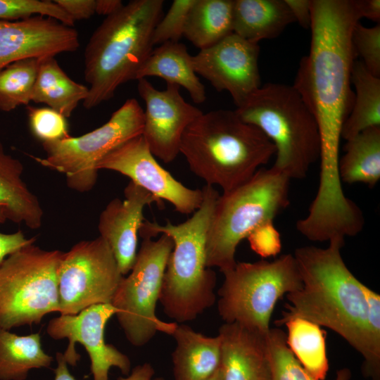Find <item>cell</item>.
<instances>
[{
	"label": "cell",
	"mask_w": 380,
	"mask_h": 380,
	"mask_svg": "<svg viewBox=\"0 0 380 380\" xmlns=\"http://www.w3.org/2000/svg\"><path fill=\"white\" fill-rule=\"evenodd\" d=\"M311 42L292 85L314 115L320 137L319 184L341 182L338 162L343 125L353 104L352 33L361 18L355 0H311Z\"/></svg>",
	"instance_id": "cell-1"
},
{
	"label": "cell",
	"mask_w": 380,
	"mask_h": 380,
	"mask_svg": "<svg viewBox=\"0 0 380 380\" xmlns=\"http://www.w3.org/2000/svg\"><path fill=\"white\" fill-rule=\"evenodd\" d=\"M344 241L334 237L327 248L305 246L295 251L302 286L286 295V310L274 324L280 327L291 318L300 317L331 329L362 356L364 374L379 380L380 361L368 341L365 284L343 261L341 250Z\"/></svg>",
	"instance_id": "cell-2"
},
{
	"label": "cell",
	"mask_w": 380,
	"mask_h": 380,
	"mask_svg": "<svg viewBox=\"0 0 380 380\" xmlns=\"http://www.w3.org/2000/svg\"><path fill=\"white\" fill-rule=\"evenodd\" d=\"M272 142L234 110L202 113L184 131L179 153L207 185L229 191L250 179L275 155Z\"/></svg>",
	"instance_id": "cell-3"
},
{
	"label": "cell",
	"mask_w": 380,
	"mask_h": 380,
	"mask_svg": "<svg viewBox=\"0 0 380 380\" xmlns=\"http://www.w3.org/2000/svg\"><path fill=\"white\" fill-rule=\"evenodd\" d=\"M200 207L185 222L164 225L144 220L139 232L143 238L169 236L173 247L163 275L159 302L176 323L193 321L215 302V272L206 266L205 239L219 193L213 186L202 188Z\"/></svg>",
	"instance_id": "cell-4"
},
{
	"label": "cell",
	"mask_w": 380,
	"mask_h": 380,
	"mask_svg": "<svg viewBox=\"0 0 380 380\" xmlns=\"http://www.w3.org/2000/svg\"><path fill=\"white\" fill-rule=\"evenodd\" d=\"M163 0H132L106 17L84 51L89 93L82 102L93 108L114 96L136 74L153 49V30L162 17Z\"/></svg>",
	"instance_id": "cell-5"
},
{
	"label": "cell",
	"mask_w": 380,
	"mask_h": 380,
	"mask_svg": "<svg viewBox=\"0 0 380 380\" xmlns=\"http://www.w3.org/2000/svg\"><path fill=\"white\" fill-rule=\"evenodd\" d=\"M234 111L272 142L276 160L272 167L290 180L304 179L319 159L317 121L293 86L267 83Z\"/></svg>",
	"instance_id": "cell-6"
},
{
	"label": "cell",
	"mask_w": 380,
	"mask_h": 380,
	"mask_svg": "<svg viewBox=\"0 0 380 380\" xmlns=\"http://www.w3.org/2000/svg\"><path fill=\"white\" fill-rule=\"evenodd\" d=\"M289 183L274 168H260L245 183L219 196L206 234L208 267L222 273L235 266L240 242L289 206Z\"/></svg>",
	"instance_id": "cell-7"
},
{
	"label": "cell",
	"mask_w": 380,
	"mask_h": 380,
	"mask_svg": "<svg viewBox=\"0 0 380 380\" xmlns=\"http://www.w3.org/2000/svg\"><path fill=\"white\" fill-rule=\"evenodd\" d=\"M217 311L224 323H236L267 334L272 312L284 295L300 289L302 281L293 255L272 260L236 262L222 272Z\"/></svg>",
	"instance_id": "cell-8"
},
{
	"label": "cell",
	"mask_w": 380,
	"mask_h": 380,
	"mask_svg": "<svg viewBox=\"0 0 380 380\" xmlns=\"http://www.w3.org/2000/svg\"><path fill=\"white\" fill-rule=\"evenodd\" d=\"M63 252L30 244L0 263V327L41 322L59 310L58 268Z\"/></svg>",
	"instance_id": "cell-9"
},
{
	"label": "cell",
	"mask_w": 380,
	"mask_h": 380,
	"mask_svg": "<svg viewBox=\"0 0 380 380\" xmlns=\"http://www.w3.org/2000/svg\"><path fill=\"white\" fill-rule=\"evenodd\" d=\"M142 239L134 264L111 301L126 338L137 347L147 344L158 331L172 335L177 325L163 322L156 315L172 240L165 234L157 240Z\"/></svg>",
	"instance_id": "cell-10"
},
{
	"label": "cell",
	"mask_w": 380,
	"mask_h": 380,
	"mask_svg": "<svg viewBox=\"0 0 380 380\" xmlns=\"http://www.w3.org/2000/svg\"><path fill=\"white\" fill-rule=\"evenodd\" d=\"M144 110L129 99L101 127L82 136L42 143L46 156L34 158L41 165L63 174L67 185L78 192L93 189L98 165L113 149L142 134Z\"/></svg>",
	"instance_id": "cell-11"
},
{
	"label": "cell",
	"mask_w": 380,
	"mask_h": 380,
	"mask_svg": "<svg viewBox=\"0 0 380 380\" xmlns=\"http://www.w3.org/2000/svg\"><path fill=\"white\" fill-rule=\"evenodd\" d=\"M123 277L101 236L77 243L62 253L58 265V312L73 315L93 305L111 303Z\"/></svg>",
	"instance_id": "cell-12"
},
{
	"label": "cell",
	"mask_w": 380,
	"mask_h": 380,
	"mask_svg": "<svg viewBox=\"0 0 380 380\" xmlns=\"http://www.w3.org/2000/svg\"><path fill=\"white\" fill-rule=\"evenodd\" d=\"M118 312L111 303L91 305L77 315H61L51 319L46 327L47 334L55 340L67 338L68 346L63 353L67 363L77 365L80 355L75 343L82 344L90 359L93 380H108L111 367L118 368L128 375L131 369L129 358L105 341L108 321Z\"/></svg>",
	"instance_id": "cell-13"
},
{
	"label": "cell",
	"mask_w": 380,
	"mask_h": 380,
	"mask_svg": "<svg viewBox=\"0 0 380 380\" xmlns=\"http://www.w3.org/2000/svg\"><path fill=\"white\" fill-rule=\"evenodd\" d=\"M98 169L128 177L160 201L170 203L181 214L194 213L203 199L202 189L186 187L158 163L142 135L113 149L99 163Z\"/></svg>",
	"instance_id": "cell-14"
},
{
	"label": "cell",
	"mask_w": 380,
	"mask_h": 380,
	"mask_svg": "<svg viewBox=\"0 0 380 380\" xmlns=\"http://www.w3.org/2000/svg\"><path fill=\"white\" fill-rule=\"evenodd\" d=\"M260 47L232 33L192 56L195 72L217 91H227L236 107L260 85Z\"/></svg>",
	"instance_id": "cell-15"
},
{
	"label": "cell",
	"mask_w": 380,
	"mask_h": 380,
	"mask_svg": "<svg viewBox=\"0 0 380 380\" xmlns=\"http://www.w3.org/2000/svg\"><path fill=\"white\" fill-rule=\"evenodd\" d=\"M137 81L146 106L141 135L154 157L171 163L179 153L184 131L203 112L184 99L177 85L167 84L160 91L146 78Z\"/></svg>",
	"instance_id": "cell-16"
},
{
	"label": "cell",
	"mask_w": 380,
	"mask_h": 380,
	"mask_svg": "<svg viewBox=\"0 0 380 380\" xmlns=\"http://www.w3.org/2000/svg\"><path fill=\"white\" fill-rule=\"evenodd\" d=\"M79 46L77 30L51 18L0 21V69L24 58L73 52Z\"/></svg>",
	"instance_id": "cell-17"
},
{
	"label": "cell",
	"mask_w": 380,
	"mask_h": 380,
	"mask_svg": "<svg viewBox=\"0 0 380 380\" xmlns=\"http://www.w3.org/2000/svg\"><path fill=\"white\" fill-rule=\"evenodd\" d=\"M125 199L111 200L101 212L98 224L100 236L109 246L123 276L131 271L137 254L139 232L146 206L163 201L130 181L124 190Z\"/></svg>",
	"instance_id": "cell-18"
},
{
	"label": "cell",
	"mask_w": 380,
	"mask_h": 380,
	"mask_svg": "<svg viewBox=\"0 0 380 380\" xmlns=\"http://www.w3.org/2000/svg\"><path fill=\"white\" fill-rule=\"evenodd\" d=\"M218 336L224 380H271L266 334L224 323Z\"/></svg>",
	"instance_id": "cell-19"
},
{
	"label": "cell",
	"mask_w": 380,
	"mask_h": 380,
	"mask_svg": "<svg viewBox=\"0 0 380 380\" xmlns=\"http://www.w3.org/2000/svg\"><path fill=\"white\" fill-rule=\"evenodd\" d=\"M23 173L20 160L8 154L0 141V222L9 220L37 229L44 212L38 198L23 179Z\"/></svg>",
	"instance_id": "cell-20"
},
{
	"label": "cell",
	"mask_w": 380,
	"mask_h": 380,
	"mask_svg": "<svg viewBox=\"0 0 380 380\" xmlns=\"http://www.w3.org/2000/svg\"><path fill=\"white\" fill-rule=\"evenodd\" d=\"M172 353L175 380H205L221 365V341L206 336L186 324L177 325Z\"/></svg>",
	"instance_id": "cell-21"
},
{
	"label": "cell",
	"mask_w": 380,
	"mask_h": 380,
	"mask_svg": "<svg viewBox=\"0 0 380 380\" xmlns=\"http://www.w3.org/2000/svg\"><path fill=\"white\" fill-rule=\"evenodd\" d=\"M158 77L184 88L195 103L206 99L205 86L195 72L192 56L179 42H168L153 49L138 70L135 80Z\"/></svg>",
	"instance_id": "cell-22"
},
{
	"label": "cell",
	"mask_w": 380,
	"mask_h": 380,
	"mask_svg": "<svg viewBox=\"0 0 380 380\" xmlns=\"http://www.w3.org/2000/svg\"><path fill=\"white\" fill-rule=\"evenodd\" d=\"M293 22L284 0H234L233 33L250 42L276 38Z\"/></svg>",
	"instance_id": "cell-23"
},
{
	"label": "cell",
	"mask_w": 380,
	"mask_h": 380,
	"mask_svg": "<svg viewBox=\"0 0 380 380\" xmlns=\"http://www.w3.org/2000/svg\"><path fill=\"white\" fill-rule=\"evenodd\" d=\"M88 93L89 87L70 78L54 56L40 59L31 101L46 104L66 118Z\"/></svg>",
	"instance_id": "cell-24"
},
{
	"label": "cell",
	"mask_w": 380,
	"mask_h": 380,
	"mask_svg": "<svg viewBox=\"0 0 380 380\" xmlns=\"http://www.w3.org/2000/svg\"><path fill=\"white\" fill-rule=\"evenodd\" d=\"M338 162L342 183L374 187L380 179V127L369 128L346 141Z\"/></svg>",
	"instance_id": "cell-25"
},
{
	"label": "cell",
	"mask_w": 380,
	"mask_h": 380,
	"mask_svg": "<svg viewBox=\"0 0 380 380\" xmlns=\"http://www.w3.org/2000/svg\"><path fill=\"white\" fill-rule=\"evenodd\" d=\"M234 0H196L189 12L184 36L200 50L233 33Z\"/></svg>",
	"instance_id": "cell-26"
},
{
	"label": "cell",
	"mask_w": 380,
	"mask_h": 380,
	"mask_svg": "<svg viewBox=\"0 0 380 380\" xmlns=\"http://www.w3.org/2000/svg\"><path fill=\"white\" fill-rule=\"evenodd\" d=\"M52 361L39 332L20 336L0 327V380H25L30 370L48 368Z\"/></svg>",
	"instance_id": "cell-27"
},
{
	"label": "cell",
	"mask_w": 380,
	"mask_h": 380,
	"mask_svg": "<svg viewBox=\"0 0 380 380\" xmlns=\"http://www.w3.org/2000/svg\"><path fill=\"white\" fill-rule=\"evenodd\" d=\"M354 101L341 129L346 141L362 131L380 127V77L371 74L361 61H355L351 72Z\"/></svg>",
	"instance_id": "cell-28"
},
{
	"label": "cell",
	"mask_w": 380,
	"mask_h": 380,
	"mask_svg": "<svg viewBox=\"0 0 380 380\" xmlns=\"http://www.w3.org/2000/svg\"><path fill=\"white\" fill-rule=\"evenodd\" d=\"M284 325L291 353L312 377L324 380L329 370L326 331L318 324L300 317L291 318Z\"/></svg>",
	"instance_id": "cell-29"
},
{
	"label": "cell",
	"mask_w": 380,
	"mask_h": 380,
	"mask_svg": "<svg viewBox=\"0 0 380 380\" xmlns=\"http://www.w3.org/2000/svg\"><path fill=\"white\" fill-rule=\"evenodd\" d=\"M40 59L24 58L0 69V110L10 112L30 103Z\"/></svg>",
	"instance_id": "cell-30"
},
{
	"label": "cell",
	"mask_w": 380,
	"mask_h": 380,
	"mask_svg": "<svg viewBox=\"0 0 380 380\" xmlns=\"http://www.w3.org/2000/svg\"><path fill=\"white\" fill-rule=\"evenodd\" d=\"M271 380H317L300 365L289 348L286 333L279 328H270L266 334ZM350 372L341 369L335 380H349Z\"/></svg>",
	"instance_id": "cell-31"
},
{
	"label": "cell",
	"mask_w": 380,
	"mask_h": 380,
	"mask_svg": "<svg viewBox=\"0 0 380 380\" xmlns=\"http://www.w3.org/2000/svg\"><path fill=\"white\" fill-rule=\"evenodd\" d=\"M51 18L72 27L75 21L53 1L0 0V21L27 19L33 15Z\"/></svg>",
	"instance_id": "cell-32"
},
{
	"label": "cell",
	"mask_w": 380,
	"mask_h": 380,
	"mask_svg": "<svg viewBox=\"0 0 380 380\" xmlns=\"http://www.w3.org/2000/svg\"><path fill=\"white\" fill-rule=\"evenodd\" d=\"M30 129L42 143L53 142L70 137L66 119L57 111L47 108L28 107Z\"/></svg>",
	"instance_id": "cell-33"
},
{
	"label": "cell",
	"mask_w": 380,
	"mask_h": 380,
	"mask_svg": "<svg viewBox=\"0 0 380 380\" xmlns=\"http://www.w3.org/2000/svg\"><path fill=\"white\" fill-rule=\"evenodd\" d=\"M196 0H174L167 13L159 20L152 35L153 45L179 42L184 36L187 16Z\"/></svg>",
	"instance_id": "cell-34"
},
{
	"label": "cell",
	"mask_w": 380,
	"mask_h": 380,
	"mask_svg": "<svg viewBox=\"0 0 380 380\" xmlns=\"http://www.w3.org/2000/svg\"><path fill=\"white\" fill-rule=\"evenodd\" d=\"M354 53L373 75L380 77V25L367 27L357 23L352 33Z\"/></svg>",
	"instance_id": "cell-35"
},
{
	"label": "cell",
	"mask_w": 380,
	"mask_h": 380,
	"mask_svg": "<svg viewBox=\"0 0 380 380\" xmlns=\"http://www.w3.org/2000/svg\"><path fill=\"white\" fill-rule=\"evenodd\" d=\"M250 247L262 258L274 257L281 250V239L273 221H268L255 229L247 237Z\"/></svg>",
	"instance_id": "cell-36"
},
{
	"label": "cell",
	"mask_w": 380,
	"mask_h": 380,
	"mask_svg": "<svg viewBox=\"0 0 380 380\" xmlns=\"http://www.w3.org/2000/svg\"><path fill=\"white\" fill-rule=\"evenodd\" d=\"M364 293L367 305L368 341L374 356L380 361V296L366 285Z\"/></svg>",
	"instance_id": "cell-37"
},
{
	"label": "cell",
	"mask_w": 380,
	"mask_h": 380,
	"mask_svg": "<svg viewBox=\"0 0 380 380\" xmlns=\"http://www.w3.org/2000/svg\"><path fill=\"white\" fill-rule=\"evenodd\" d=\"M53 1L75 22L89 19L96 13V0H54Z\"/></svg>",
	"instance_id": "cell-38"
},
{
	"label": "cell",
	"mask_w": 380,
	"mask_h": 380,
	"mask_svg": "<svg viewBox=\"0 0 380 380\" xmlns=\"http://www.w3.org/2000/svg\"><path fill=\"white\" fill-rule=\"evenodd\" d=\"M35 241V237L27 238L20 229L9 234L0 232V263L9 255Z\"/></svg>",
	"instance_id": "cell-39"
},
{
	"label": "cell",
	"mask_w": 380,
	"mask_h": 380,
	"mask_svg": "<svg viewBox=\"0 0 380 380\" xmlns=\"http://www.w3.org/2000/svg\"><path fill=\"white\" fill-rule=\"evenodd\" d=\"M291 12L295 22L305 28L310 29L311 25V0H284Z\"/></svg>",
	"instance_id": "cell-40"
},
{
	"label": "cell",
	"mask_w": 380,
	"mask_h": 380,
	"mask_svg": "<svg viewBox=\"0 0 380 380\" xmlns=\"http://www.w3.org/2000/svg\"><path fill=\"white\" fill-rule=\"evenodd\" d=\"M355 2L361 18H367L371 20L379 22V0H355Z\"/></svg>",
	"instance_id": "cell-41"
},
{
	"label": "cell",
	"mask_w": 380,
	"mask_h": 380,
	"mask_svg": "<svg viewBox=\"0 0 380 380\" xmlns=\"http://www.w3.org/2000/svg\"><path fill=\"white\" fill-rule=\"evenodd\" d=\"M155 371L150 363L137 365L127 377H119L118 380H151Z\"/></svg>",
	"instance_id": "cell-42"
},
{
	"label": "cell",
	"mask_w": 380,
	"mask_h": 380,
	"mask_svg": "<svg viewBox=\"0 0 380 380\" xmlns=\"http://www.w3.org/2000/svg\"><path fill=\"white\" fill-rule=\"evenodd\" d=\"M123 5L120 0H96L95 13L107 17L118 11Z\"/></svg>",
	"instance_id": "cell-43"
},
{
	"label": "cell",
	"mask_w": 380,
	"mask_h": 380,
	"mask_svg": "<svg viewBox=\"0 0 380 380\" xmlns=\"http://www.w3.org/2000/svg\"><path fill=\"white\" fill-rule=\"evenodd\" d=\"M56 360L57 367L54 371V380H77L70 373L68 368V363L64 357L63 353H56Z\"/></svg>",
	"instance_id": "cell-44"
},
{
	"label": "cell",
	"mask_w": 380,
	"mask_h": 380,
	"mask_svg": "<svg viewBox=\"0 0 380 380\" xmlns=\"http://www.w3.org/2000/svg\"><path fill=\"white\" fill-rule=\"evenodd\" d=\"M221 366V365H220ZM205 380H224L223 373L221 367Z\"/></svg>",
	"instance_id": "cell-45"
},
{
	"label": "cell",
	"mask_w": 380,
	"mask_h": 380,
	"mask_svg": "<svg viewBox=\"0 0 380 380\" xmlns=\"http://www.w3.org/2000/svg\"><path fill=\"white\" fill-rule=\"evenodd\" d=\"M151 380H165V379H163V377H156V378L152 379Z\"/></svg>",
	"instance_id": "cell-46"
}]
</instances>
